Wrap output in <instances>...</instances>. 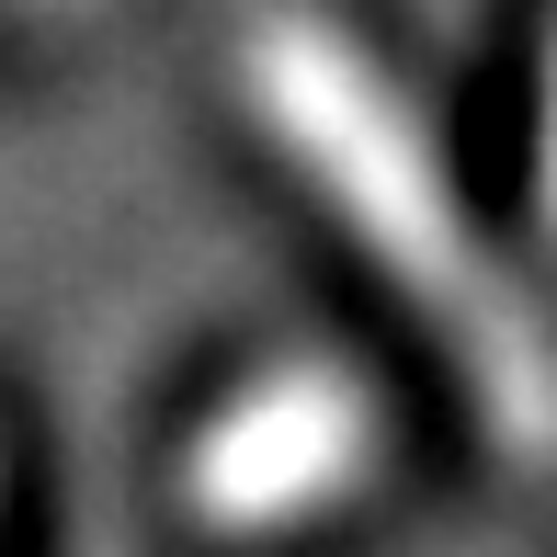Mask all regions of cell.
<instances>
[{
	"mask_svg": "<svg viewBox=\"0 0 557 557\" xmlns=\"http://www.w3.org/2000/svg\"><path fill=\"white\" fill-rule=\"evenodd\" d=\"M239 81H250L262 137L331 194V216L444 331L478 421H490L523 467H546L557 455V331L535 319V296L500 273V250L467 227L455 171H444L433 125L410 114V91H398L342 23H319V12H273L262 35L239 46Z\"/></svg>",
	"mask_w": 557,
	"mask_h": 557,
	"instance_id": "6da1fadb",
	"label": "cell"
},
{
	"mask_svg": "<svg viewBox=\"0 0 557 557\" xmlns=\"http://www.w3.org/2000/svg\"><path fill=\"white\" fill-rule=\"evenodd\" d=\"M375 444H387V410L364 375L331 352H285L183 444V512L216 535H285L364 490Z\"/></svg>",
	"mask_w": 557,
	"mask_h": 557,
	"instance_id": "7a4b0ae2",
	"label": "cell"
},
{
	"mask_svg": "<svg viewBox=\"0 0 557 557\" xmlns=\"http://www.w3.org/2000/svg\"><path fill=\"white\" fill-rule=\"evenodd\" d=\"M535 216L557 239V35H546V91H535Z\"/></svg>",
	"mask_w": 557,
	"mask_h": 557,
	"instance_id": "3957f363",
	"label": "cell"
}]
</instances>
